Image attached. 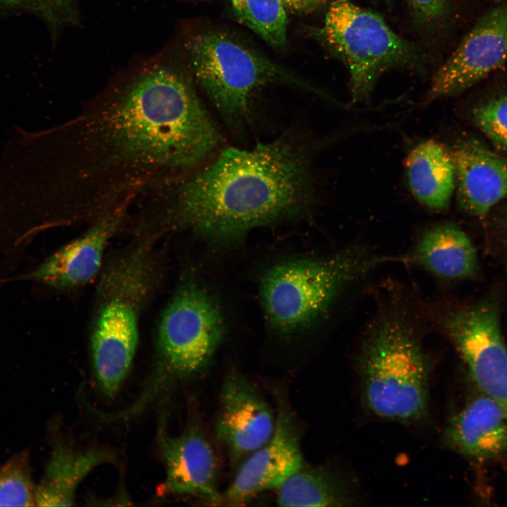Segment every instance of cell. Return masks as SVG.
I'll use <instances>...</instances> for the list:
<instances>
[{
	"label": "cell",
	"mask_w": 507,
	"mask_h": 507,
	"mask_svg": "<svg viewBox=\"0 0 507 507\" xmlns=\"http://www.w3.org/2000/svg\"><path fill=\"white\" fill-rule=\"evenodd\" d=\"M62 197L108 206L205 161L220 134L191 82L154 68L97 101L63 129Z\"/></svg>",
	"instance_id": "obj_1"
},
{
	"label": "cell",
	"mask_w": 507,
	"mask_h": 507,
	"mask_svg": "<svg viewBox=\"0 0 507 507\" xmlns=\"http://www.w3.org/2000/svg\"><path fill=\"white\" fill-rule=\"evenodd\" d=\"M309 158L284 139L225 149L175 187L173 215L180 225L218 241L294 218L314 202Z\"/></svg>",
	"instance_id": "obj_2"
},
{
	"label": "cell",
	"mask_w": 507,
	"mask_h": 507,
	"mask_svg": "<svg viewBox=\"0 0 507 507\" xmlns=\"http://www.w3.org/2000/svg\"><path fill=\"white\" fill-rule=\"evenodd\" d=\"M91 330L94 371L102 392L113 396L126 377L139 342L142 310L158 278L152 247L140 242L101 269Z\"/></svg>",
	"instance_id": "obj_3"
},
{
	"label": "cell",
	"mask_w": 507,
	"mask_h": 507,
	"mask_svg": "<svg viewBox=\"0 0 507 507\" xmlns=\"http://www.w3.org/2000/svg\"><path fill=\"white\" fill-rule=\"evenodd\" d=\"M319 35L346 67L353 102L367 101L385 73H424L427 57L418 45L394 31L378 13L351 0H333Z\"/></svg>",
	"instance_id": "obj_4"
},
{
	"label": "cell",
	"mask_w": 507,
	"mask_h": 507,
	"mask_svg": "<svg viewBox=\"0 0 507 507\" xmlns=\"http://www.w3.org/2000/svg\"><path fill=\"white\" fill-rule=\"evenodd\" d=\"M363 397L378 417L417 421L428 408L429 368L408 330L399 321H382L367 339L359 361Z\"/></svg>",
	"instance_id": "obj_5"
},
{
	"label": "cell",
	"mask_w": 507,
	"mask_h": 507,
	"mask_svg": "<svg viewBox=\"0 0 507 507\" xmlns=\"http://www.w3.org/2000/svg\"><path fill=\"white\" fill-rule=\"evenodd\" d=\"M194 75L225 123L234 130L246 126L252 98L261 87L284 82L311 89L257 51L220 31L197 35L189 48Z\"/></svg>",
	"instance_id": "obj_6"
},
{
	"label": "cell",
	"mask_w": 507,
	"mask_h": 507,
	"mask_svg": "<svg viewBox=\"0 0 507 507\" xmlns=\"http://www.w3.org/2000/svg\"><path fill=\"white\" fill-rule=\"evenodd\" d=\"M382 261L351 253L327 260L296 259L274 265L265 273L260 285L268 321L286 334L309 325L349 282Z\"/></svg>",
	"instance_id": "obj_7"
},
{
	"label": "cell",
	"mask_w": 507,
	"mask_h": 507,
	"mask_svg": "<svg viewBox=\"0 0 507 507\" xmlns=\"http://www.w3.org/2000/svg\"><path fill=\"white\" fill-rule=\"evenodd\" d=\"M221 311L208 293L194 282L180 285L164 308L157 346L165 368L180 376L202 370L223 335Z\"/></svg>",
	"instance_id": "obj_8"
},
{
	"label": "cell",
	"mask_w": 507,
	"mask_h": 507,
	"mask_svg": "<svg viewBox=\"0 0 507 507\" xmlns=\"http://www.w3.org/2000/svg\"><path fill=\"white\" fill-rule=\"evenodd\" d=\"M446 326L475 384L507 420V347L497 309L487 303L467 307L454 313Z\"/></svg>",
	"instance_id": "obj_9"
},
{
	"label": "cell",
	"mask_w": 507,
	"mask_h": 507,
	"mask_svg": "<svg viewBox=\"0 0 507 507\" xmlns=\"http://www.w3.org/2000/svg\"><path fill=\"white\" fill-rule=\"evenodd\" d=\"M507 63V1L482 15L434 74L423 104L470 88Z\"/></svg>",
	"instance_id": "obj_10"
},
{
	"label": "cell",
	"mask_w": 507,
	"mask_h": 507,
	"mask_svg": "<svg viewBox=\"0 0 507 507\" xmlns=\"http://www.w3.org/2000/svg\"><path fill=\"white\" fill-rule=\"evenodd\" d=\"M303 464L292 413L280 400L272 436L248 455L223 497L239 503L263 492L277 489Z\"/></svg>",
	"instance_id": "obj_11"
},
{
	"label": "cell",
	"mask_w": 507,
	"mask_h": 507,
	"mask_svg": "<svg viewBox=\"0 0 507 507\" xmlns=\"http://www.w3.org/2000/svg\"><path fill=\"white\" fill-rule=\"evenodd\" d=\"M275 425L268 403L254 383L240 373H230L221 387L215 429L230 454L249 455L270 438Z\"/></svg>",
	"instance_id": "obj_12"
},
{
	"label": "cell",
	"mask_w": 507,
	"mask_h": 507,
	"mask_svg": "<svg viewBox=\"0 0 507 507\" xmlns=\"http://www.w3.org/2000/svg\"><path fill=\"white\" fill-rule=\"evenodd\" d=\"M126 200L106 211L82 234L46 258L27 278L56 289L82 287L100 273L107 246L125 215Z\"/></svg>",
	"instance_id": "obj_13"
},
{
	"label": "cell",
	"mask_w": 507,
	"mask_h": 507,
	"mask_svg": "<svg viewBox=\"0 0 507 507\" xmlns=\"http://www.w3.org/2000/svg\"><path fill=\"white\" fill-rule=\"evenodd\" d=\"M169 492L193 496L213 503L223 499L217 487V461L213 447L196 427L171 437L158 432Z\"/></svg>",
	"instance_id": "obj_14"
},
{
	"label": "cell",
	"mask_w": 507,
	"mask_h": 507,
	"mask_svg": "<svg viewBox=\"0 0 507 507\" xmlns=\"http://www.w3.org/2000/svg\"><path fill=\"white\" fill-rule=\"evenodd\" d=\"M450 153L460 205L484 218L507 197V160L475 140L458 143Z\"/></svg>",
	"instance_id": "obj_15"
},
{
	"label": "cell",
	"mask_w": 507,
	"mask_h": 507,
	"mask_svg": "<svg viewBox=\"0 0 507 507\" xmlns=\"http://www.w3.org/2000/svg\"><path fill=\"white\" fill-rule=\"evenodd\" d=\"M446 439L455 450L470 458H493L507 449V420L499 406L482 394L451 419Z\"/></svg>",
	"instance_id": "obj_16"
},
{
	"label": "cell",
	"mask_w": 507,
	"mask_h": 507,
	"mask_svg": "<svg viewBox=\"0 0 507 507\" xmlns=\"http://www.w3.org/2000/svg\"><path fill=\"white\" fill-rule=\"evenodd\" d=\"M408 187L414 198L427 208H446L455 189V172L451 153L439 142L427 139L408 153L405 161Z\"/></svg>",
	"instance_id": "obj_17"
},
{
	"label": "cell",
	"mask_w": 507,
	"mask_h": 507,
	"mask_svg": "<svg viewBox=\"0 0 507 507\" xmlns=\"http://www.w3.org/2000/svg\"><path fill=\"white\" fill-rule=\"evenodd\" d=\"M413 259L432 274L449 279L472 276L478 265L470 238L449 223L434 225L425 231L414 248Z\"/></svg>",
	"instance_id": "obj_18"
},
{
	"label": "cell",
	"mask_w": 507,
	"mask_h": 507,
	"mask_svg": "<svg viewBox=\"0 0 507 507\" xmlns=\"http://www.w3.org/2000/svg\"><path fill=\"white\" fill-rule=\"evenodd\" d=\"M113 458L106 451H76L66 445L57 444L44 477L36 488L35 503L40 506H72L75 490L82 480L94 468Z\"/></svg>",
	"instance_id": "obj_19"
},
{
	"label": "cell",
	"mask_w": 507,
	"mask_h": 507,
	"mask_svg": "<svg viewBox=\"0 0 507 507\" xmlns=\"http://www.w3.org/2000/svg\"><path fill=\"white\" fill-rule=\"evenodd\" d=\"M277 490L276 501L281 506H343L353 501L337 474L304 463Z\"/></svg>",
	"instance_id": "obj_20"
},
{
	"label": "cell",
	"mask_w": 507,
	"mask_h": 507,
	"mask_svg": "<svg viewBox=\"0 0 507 507\" xmlns=\"http://www.w3.org/2000/svg\"><path fill=\"white\" fill-rule=\"evenodd\" d=\"M237 18L270 45L287 40V8L282 0H231Z\"/></svg>",
	"instance_id": "obj_21"
},
{
	"label": "cell",
	"mask_w": 507,
	"mask_h": 507,
	"mask_svg": "<svg viewBox=\"0 0 507 507\" xmlns=\"http://www.w3.org/2000/svg\"><path fill=\"white\" fill-rule=\"evenodd\" d=\"M35 491L27 456H15L0 468V506H34Z\"/></svg>",
	"instance_id": "obj_22"
},
{
	"label": "cell",
	"mask_w": 507,
	"mask_h": 507,
	"mask_svg": "<svg viewBox=\"0 0 507 507\" xmlns=\"http://www.w3.org/2000/svg\"><path fill=\"white\" fill-rule=\"evenodd\" d=\"M480 130L499 150L507 152V95L492 99L474 111Z\"/></svg>",
	"instance_id": "obj_23"
},
{
	"label": "cell",
	"mask_w": 507,
	"mask_h": 507,
	"mask_svg": "<svg viewBox=\"0 0 507 507\" xmlns=\"http://www.w3.org/2000/svg\"><path fill=\"white\" fill-rule=\"evenodd\" d=\"M21 11L42 18L52 29L74 19L71 0H0V12Z\"/></svg>",
	"instance_id": "obj_24"
},
{
	"label": "cell",
	"mask_w": 507,
	"mask_h": 507,
	"mask_svg": "<svg viewBox=\"0 0 507 507\" xmlns=\"http://www.w3.org/2000/svg\"><path fill=\"white\" fill-rule=\"evenodd\" d=\"M418 27L428 32L439 29L449 13L447 0H407Z\"/></svg>",
	"instance_id": "obj_25"
},
{
	"label": "cell",
	"mask_w": 507,
	"mask_h": 507,
	"mask_svg": "<svg viewBox=\"0 0 507 507\" xmlns=\"http://www.w3.org/2000/svg\"><path fill=\"white\" fill-rule=\"evenodd\" d=\"M287 10L305 13L315 11L325 5L329 0H282Z\"/></svg>",
	"instance_id": "obj_26"
},
{
	"label": "cell",
	"mask_w": 507,
	"mask_h": 507,
	"mask_svg": "<svg viewBox=\"0 0 507 507\" xmlns=\"http://www.w3.org/2000/svg\"><path fill=\"white\" fill-rule=\"evenodd\" d=\"M491 1H494L497 4V3L501 2L502 0H491Z\"/></svg>",
	"instance_id": "obj_27"
},
{
	"label": "cell",
	"mask_w": 507,
	"mask_h": 507,
	"mask_svg": "<svg viewBox=\"0 0 507 507\" xmlns=\"http://www.w3.org/2000/svg\"><path fill=\"white\" fill-rule=\"evenodd\" d=\"M384 1H389V0H384Z\"/></svg>",
	"instance_id": "obj_28"
}]
</instances>
